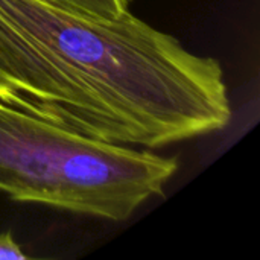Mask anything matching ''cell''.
Here are the masks:
<instances>
[{"instance_id":"obj_1","label":"cell","mask_w":260,"mask_h":260,"mask_svg":"<svg viewBox=\"0 0 260 260\" xmlns=\"http://www.w3.org/2000/svg\"><path fill=\"white\" fill-rule=\"evenodd\" d=\"M0 101L101 142L161 148L224 129L221 64L129 11L0 0Z\"/></svg>"},{"instance_id":"obj_2","label":"cell","mask_w":260,"mask_h":260,"mask_svg":"<svg viewBox=\"0 0 260 260\" xmlns=\"http://www.w3.org/2000/svg\"><path fill=\"white\" fill-rule=\"evenodd\" d=\"M177 169L172 157L90 139L0 101V190L15 201L125 221Z\"/></svg>"},{"instance_id":"obj_3","label":"cell","mask_w":260,"mask_h":260,"mask_svg":"<svg viewBox=\"0 0 260 260\" xmlns=\"http://www.w3.org/2000/svg\"><path fill=\"white\" fill-rule=\"evenodd\" d=\"M81 9L88 14H94L105 18H114L129 11L131 0H58Z\"/></svg>"},{"instance_id":"obj_4","label":"cell","mask_w":260,"mask_h":260,"mask_svg":"<svg viewBox=\"0 0 260 260\" xmlns=\"http://www.w3.org/2000/svg\"><path fill=\"white\" fill-rule=\"evenodd\" d=\"M27 256L21 251L9 232L0 235V260H24Z\"/></svg>"}]
</instances>
